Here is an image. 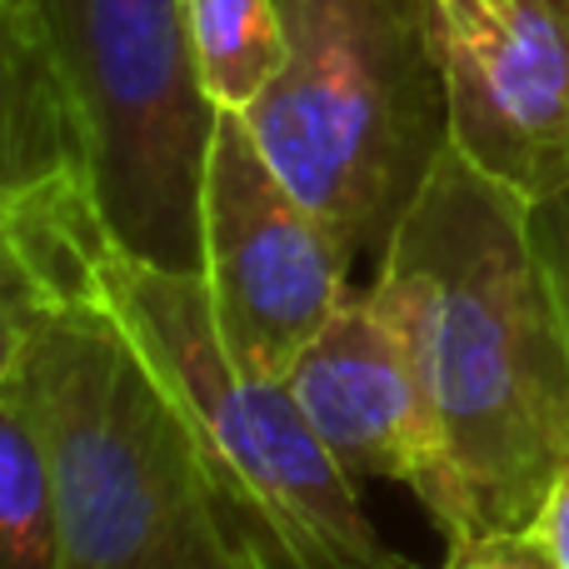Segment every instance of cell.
Returning a JSON list of instances; mask_svg holds the SVG:
<instances>
[{"mask_svg":"<svg viewBox=\"0 0 569 569\" xmlns=\"http://www.w3.org/2000/svg\"><path fill=\"white\" fill-rule=\"evenodd\" d=\"M375 284L420 350L460 530H525L569 460V330L530 200L455 146L380 250Z\"/></svg>","mask_w":569,"mask_h":569,"instance_id":"cell-1","label":"cell"},{"mask_svg":"<svg viewBox=\"0 0 569 569\" xmlns=\"http://www.w3.org/2000/svg\"><path fill=\"white\" fill-rule=\"evenodd\" d=\"M20 390L50 460L66 569H260L186 415L90 295L86 250L30 345Z\"/></svg>","mask_w":569,"mask_h":569,"instance_id":"cell-2","label":"cell"},{"mask_svg":"<svg viewBox=\"0 0 569 569\" xmlns=\"http://www.w3.org/2000/svg\"><path fill=\"white\" fill-rule=\"evenodd\" d=\"M86 280L186 415L240 545L260 569H415L380 540L355 480L330 460L290 385L236 360L200 270L130 256L96 220Z\"/></svg>","mask_w":569,"mask_h":569,"instance_id":"cell-3","label":"cell"},{"mask_svg":"<svg viewBox=\"0 0 569 569\" xmlns=\"http://www.w3.org/2000/svg\"><path fill=\"white\" fill-rule=\"evenodd\" d=\"M280 10L284 66L240 120L355 260L380 256L450 146L420 16L410 0H280Z\"/></svg>","mask_w":569,"mask_h":569,"instance_id":"cell-4","label":"cell"},{"mask_svg":"<svg viewBox=\"0 0 569 569\" xmlns=\"http://www.w3.org/2000/svg\"><path fill=\"white\" fill-rule=\"evenodd\" d=\"M90 156L100 226L130 256L200 270V186L220 110L190 56L186 0H30Z\"/></svg>","mask_w":569,"mask_h":569,"instance_id":"cell-5","label":"cell"},{"mask_svg":"<svg viewBox=\"0 0 569 569\" xmlns=\"http://www.w3.org/2000/svg\"><path fill=\"white\" fill-rule=\"evenodd\" d=\"M355 256L280 176L240 116H220L200 186V280L246 370L284 380L350 290Z\"/></svg>","mask_w":569,"mask_h":569,"instance_id":"cell-6","label":"cell"},{"mask_svg":"<svg viewBox=\"0 0 569 569\" xmlns=\"http://www.w3.org/2000/svg\"><path fill=\"white\" fill-rule=\"evenodd\" d=\"M465 160L530 206L569 190V0H410Z\"/></svg>","mask_w":569,"mask_h":569,"instance_id":"cell-7","label":"cell"},{"mask_svg":"<svg viewBox=\"0 0 569 569\" xmlns=\"http://www.w3.org/2000/svg\"><path fill=\"white\" fill-rule=\"evenodd\" d=\"M300 415L350 480H395L450 540L460 530L450 450L420 350L380 284H350L335 315L284 370Z\"/></svg>","mask_w":569,"mask_h":569,"instance_id":"cell-8","label":"cell"},{"mask_svg":"<svg viewBox=\"0 0 569 569\" xmlns=\"http://www.w3.org/2000/svg\"><path fill=\"white\" fill-rule=\"evenodd\" d=\"M90 190V156L30 0H0V210Z\"/></svg>","mask_w":569,"mask_h":569,"instance_id":"cell-9","label":"cell"},{"mask_svg":"<svg viewBox=\"0 0 569 569\" xmlns=\"http://www.w3.org/2000/svg\"><path fill=\"white\" fill-rule=\"evenodd\" d=\"M96 226L90 190L0 210V395L16 390L46 315L66 295Z\"/></svg>","mask_w":569,"mask_h":569,"instance_id":"cell-10","label":"cell"},{"mask_svg":"<svg viewBox=\"0 0 569 569\" xmlns=\"http://www.w3.org/2000/svg\"><path fill=\"white\" fill-rule=\"evenodd\" d=\"M186 30L200 90L220 116H246L284 66L280 0H186Z\"/></svg>","mask_w":569,"mask_h":569,"instance_id":"cell-11","label":"cell"},{"mask_svg":"<svg viewBox=\"0 0 569 569\" xmlns=\"http://www.w3.org/2000/svg\"><path fill=\"white\" fill-rule=\"evenodd\" d=\"M0 569H66L50 460L20 380L0 395Z\"/></svg>","mask_w":569,"mask_h":569,"instance_id":"cell-12","label":"cell"},{"mask_svg":"<svg viewBox=\"0 0 569 569\" xmlns=\"http://www.w3.org/2000/svg\"><path fill=\"white\" fill-rule=\"evenodd\" d=\"M440 569H555V560L530 530H480L450 540Z\"/></svg>","mask_w":569,"mask_h":569,"instance_id":"cell-13","label":"cell"},{"mask_svg":"<svg viewBox=\"0 0 569 569\" xmlns=\"http://www.w3.org/2000/svg\"><path fill=\"white\" fill-rule=\"evenodd\" d=\"M530 220H535V240H540V256L550 266L555 295H560V310H565V330H569V190L530 206Z\"/></svg>","mask_w":569,"mask_h":569,"instance_id":"cell-14","label":"cell"},{"mask_svg":"<svg viewBox=\"0 0 569 569\" xmlns=\"http://www.w3.org/2000/svg\"><path fill=\"white\" fill-rule=\"evenodd\" d=\"M525 530L545 545V555L555 560V569H569V460L560 465V475L550 480L540 510H535V520L525 525Z\"/></svg>","mask_w":569,"mask_h":569,"instance_id":"cell-15","label":"cell"}]
</instances>
